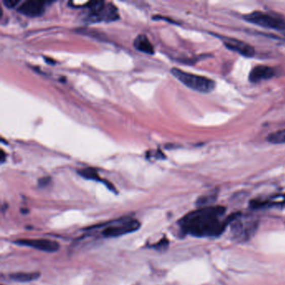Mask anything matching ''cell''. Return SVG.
<instances>
[{
  "instance_id": "4",
  "label": "cell",
  "mask_w": 285,
  "mask_h": 285,
  "mask_svg": "<svg viewBox=\"0 0 285 285\" xmlns=\"http://www.w3.org/2000/svg\"><path fill=\"white\" fill-rule=\"evenodd\" d=\"M243 19L248 23L264 28L275 29V30H285L284 18L273 14L262 12V11H255L244 15Z\"/></svg>"
},
{
  "instance_id": "1",
  "label": "cell",
  "mask_w": 285,
  "mask_h": 285,
  "mask_svg": "<svg viewBox=\"0 0 285 285\" xmlns=\"http://www.w3.org/2000/svg\"><path fill=\"white\" fill-rule=\"evenodd\" d=\"M225 207L222 206H207L191 211L179 221L181 230L184 234L197 238H214L221 235L232 217L222 220Z\"/></svg>"
},
{
  "instance_id": "14",
  "label": "cell",
  "mask_w": 285,
  "mask_h": 285,
  "mask_svg": "<svg viewBox=\"0 0 285 285\" xmlns=\"http://www.w3.org/2000/svg\"><path fill=\"white\" fill-rule=\"evenodd\" d=\"M267 141L272 144H283L285 143V129L269 134L267 136Z\"/></svg>"
},
{
  "instance_id": "18",
  "label": "cell",
  "mask_w": 285,
  "mask_h": 285,
  "mask_svg": "<svg viewBox=\"0 0 285 285\" xmlns=\"http://www.w3.org/2000/svg\"><path fill=\"white\" fill-rule=\"evenodd\" d=\"M50 182V177H47V176H45V177H43V179H40L39 180V184L41 187H43V186H46L49 184V183Z\"/></svg>"
},
{
  "instance_id": "17",
  "label": "cell",
  "mask_w": 285,
  "mask_h": 285,
  "mask_svg": "<svg viewBox=\"0 0 285 285\" xmlns=\"http://www.w3.org/2000/svg\"><path fill=\"white\" fill-rule=\"evenodd\" d=\"M3 3H4V5L6 7L13 9V8H15V6L19 5V3H20V0H4Z\"/></svg>"
},
{
  "instance_id": "9",
  "label": "cell",
  "mask_w": 285,
  "mask_h": 285,
  "mask_svg": "<svg viewBox=\"0 0 285 285\" xmlns=\"http://www.w3.org/2000/svg\"><path fill=\"white\" fill-rule=\"evenodd\" d=\"M275 69L267 65H257L250 72L248 80L252 83L267 81L275 76Z\"/></svg>"
},
{
  "instance_id": "2",
  "label": "cell",
  "mask_w": 285,
  "mask_h": 285,
  "mask_svg": "<svg viewBox=\"0 0 285 285\" xmlns=\"http://www.w3.org/2000/svg\"><path fill=\"white\" fill-rule=\"evenodd\" d=\"M171 72L181 83L197 92L210 93L216 87L215 81L205 76L188 73L177 68H172Z\"/></svg>"
},
{
  "instance_id": "7",
  "label": "cell",
  "mask_w": 285,
  "mask_h": 285,
  "mask_svg": "<svg viewBox=\"0 0 285 285\" xmlns=\"http://www.w3.org/2000/svg\"><path fill=\"white\" fill-rule=\"evenodd\" d=\"M223 42L228 50L238 53L244 57H253L255 55V48L246 42L233 38L224 37Z\"/></svg>"
},
{
  "instance_id": "6",
  "label": "cell",
  "mask_w": 285,
  "mask_h": 285,
  "mask_svg": "<svg viewBox=\"0 0 285 285\" xmlns=\"http://www.w3.org/2000/svg\"><path fill=\"white\" fill-rule=\"evenodd\" d=\"M15 242L16 244L33 247L44 252H56L60 248L59 242L49 239H20Z\"/></svg>"
},
{
  "instance_id": "8",
  "label": "cell",
  "mask_w": 285,
  "mask_h": 285,
  "mask_svg": "<svg viewBox=\"0 0 285 285\" xmlns=\"http://www.w3.org/2000/svg\"><path fill=\"white\" fill-rule=\"evenodd\" d=\"M46 1L41 0H29L23 3L19 8V11L22 15L29 17H38L43 15L45 12V5H47Z\"/></svg>"
},
{
  "instance_id": "10",
  "label": "cell",
  "mask_w": 285,
  "mask_h": 285,
  "mask_svg": "<svg viewBox=\"0 0 285 285\" xmlns=\"http://www.w3.org/2000/svg\"><path fill=\"white\" fill-rule=\"evenodd\" d=\"M279 205H285V195L274 196L266 200H253L252 202H250V207L254 209H261Z\"/></svg>"
},
{
  "instance_id": "19",
  "label": "cell",
  "mask_w": 285,
  "mask_h": 285,
  "mask_svg": "<svg viewBox=\"0 0 285 285\" xmlns=\"http://www.w3.org/2000/svg\"><path fill=\"white\" fill-rule=\"evenodd\" d=\"M5 152H4V151H1V162H5Z\"/></svg>"
},
{
  "instance_id": "13",
  "label": "cell",
  "mask_w": 285,
  "mask_h": 285,
  "mask_svg": "<svg viewBox=\"0 0 285 285\" xmlns=\"http://www.w3.org/2000/svg\"><path fill=\"white\" fill-rule=\"evenodd\" d=\"M41 276V273L38 272H33V273H15L10 275V278L16 282H20V283H27L30 281L36 280L38 279Z\"/></svg>"
},
{
  "instance_id": "11",
  "label": "cell",
  "mask_w": 285,
  "mask_h": 285,
  "mask_svg": "<svg viewBox=\"0 0 285 285\" xmlns=\"http://www.w3.org/2000/svg\"><path fill=\"white\" fill-rule=\"evenodd\" d=\"M134 47L140 52L152 55L154 54V47L145 34H139L135 37L133 42Z\"/></svg>"
},
{
  "instance_id": "16",
  "label": "cell",
  "mask_w": 285,
  "mask_h": 285,
  "mask_svg": "<svg viewBox=\"0 0 285 285\" xmlns=\"http://www.w3.org/2000/svg\"><path fill=\"white\" fill-rule=\"evenodd\" d=\"M169 241L166 238H162V240L153 245L152 247L155 250H158V251H164L167 247H168Z\"/></svg>"
},
{
  "instance_id": "3",
  "label": "cell",
  "mask_w": 285,
  "mask_h": 285,
  "mask_svg": "<svg viewBox=\"0 0 285 285\" xmlns=\"http://www.w3.org/2000/svg\"><path fill=\"white\" fill-rule=\"evenodd\" d=\"M105 227L101 233L105 238H117L138 230L140 224L135 219L124 218L107 223Z\"/></svg>"
},
{
  "instance_id": "15",
  "label": "cell",
  "mask_w": 285,
  "mask_h": 285,
  "mask_svg": "<svg viewBox=\"0 0 285 285\" xmlns=\"http://www.w3.org/2000/svg\"><path fill=\"white\" fill-rule=\"evenodd\" d=\"M215 198H216V195H213V194L205 196V197H200L197 203L201 207H207V205L211 204V202H214Z\"/></svg>"
},
{
  "instance_id": "5",
  "label": "cell",
  "mask_w": 285,
  "mask_h": 285,
  "mask_svg": "<svg viewBox=\"0 0 285 285\" xmlns=\"http://www.w3.org/2000/svg\"><path fill=\"white\" fill-rule=\"evenodd\" d=\"M86 5L90 9L86 19L88 22L115 21L119 18L117 9L111 4L105 5L104 2H90Z\"/></svg>"
},
{
  "instance_id": "12",
  "label": "cell",
  "mask_w": 285,
  "mask_h": 285,
  "mask_svg": "<svg viewBox=\"0 0 285 285\" xmlns=\"http://www.w3.org/2000/svg\"><path fill=\"white\" fill-rule=\"evenodd\" d=\"M78 173L80 176H82L84 179H88V180L97 181V182H103L107 186V188H109L110 190L115 192V188L111 183L105 181L101 180L99 175H98L96 169L92 168V167H86V168L81 169L78 171Z\"/></svg>"
}]
</instances>
